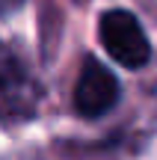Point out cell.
<instances>
[{"instance_id": "cell-1", "label": "cell", "mask_w": 157, "mask_h": 160, "mask_svg": "<svg viewBox=\"0 0 157 160\" xmlns=\"http://www.w3.org/2000/svg\"><path fill=\"white\" fill-rule=\"evenodd\" d=\"M42 98V86L27 68L21 53L9 45H0V119L24 122L36 113Z\"/></svg>"}, {"instance_id": "cell-2", "label": "cell", "mask_w": 157, "mask_h": 160, "mask_svg": "<svg viewBox=\"0 0 157 160\" xmlns=\"http://www.w3.org/2000/svg\"><path fill=\"white\" fill-rule=\"evenodd\" d=\"M98 39L104 51L125 68H142L151 59V42H148L142 24L128 9H110L98 18Z\"/></svg>"}, {"instance_id": "cell-3", "label": "cell", "mask_w": 157, "mask_h": 160, "mask_svg": "<svg viewBox=\"0 0 157 160\" xmlns=\"http://www.w3.org/2000/svg\"><path fill=\"white\" fill-rule=\"evenodd\" d=\"M122 86H119L116 74L101 62L98 57L83 59L80 77L74 83V110L83 119H101L119 104Z\"/></svg>"}, {"instance_id": "cell-4", "label": "cell", "mask_w": 157, "mask_h": 160, "mask_svg": "<svg viewBox=\"0 0 157 160\" xmlns=\"http://www.w3.org/2000/svg\"><path fill=\"white\" fill-rule=\"evenodd\" d=\"M21 3H24V0H0V15H9V12H15Z\"/></svg>"}]
</instances>
